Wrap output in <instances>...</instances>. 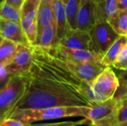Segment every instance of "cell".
<instances>
[{
    "label": "cell",
    "instance_id": "cell-1",
    "mask_svg": "<svg viewBox=\"0 0 127 126\" xmlns=\"http://www.w3.org/2000/svg\"><path fill=\"white\" fill-rule=\"evenodd\" d=\"M32 46L33 58L27 91L16 109L92 107L93 103L83 92V81L60 65L49 49Z\"/></svg>",
    "mask_w": 127,
    "mask_h": 126
},
{
    "label": "cell",
    "instance_id": "cell-2",
    "mask_svg": "<svg viewBox=\"0 0 127 126\" xmlns=\"http://www.w3.org/2000/svg\"><path fill=\"white\" fill-rule=\"evenodd\" d=\"M90 108L86 106H57L41 109L16 108L10 117L16 119L25 124L66 117H86Z\"/></svg>",
    "mask_w": 127,
    "mask_h": 126
},
{
    "label": "cell",
    "instance_id": "cell-3",
    "mask_svg": "<svg viewBox=\"0 0 127 126\" xmlns=\"http://www.w3.org/2000/svg\"><path fill=\"white\" fill-rule=\"evenodd\" d=\"M30 71L10 76L0 91V121L9 118L23 98L28 88Z\"/></svg>",
    "mask_w": 127,
    "mask_h": 126
},
{
    "label": "cell",
    "instance_id": "cell-4",
    "mask_svg": "<svg viewBox=\"0 0 127 126\" xmlns=\"http://www.w3.org/2000/svg\"><path fill=\"white\" fill-rule=\"evenodd\" d=\"M118 107L119 99L115 96L107 100L93 103L84 118L89 122V124L95 126H116Z\"/></svg>",
    "mask_w": 127,
    "mask_h": 126
},
{
    "label": "cell",
    "instance_id": "cell-5",
    "mask_svg": "<svg viewBox=\"0 0 127 126\" xmlns=\"http://www.w3.org/2000/svg\"><path fill=\"white\" fill-rule=\"evenodd\" d=\"M93 89L99 102L115 97L119 87L120 79L111 67H106L92 82Z\"/></svg>",
    "mask_w": 127,
    "mask_h": 126
},
{
    "label": "cell",
    "instance_id": "cell-6",
    "mask_svg": "<svg viewBox=\"0 0 127 126\" xmlns=\"http://www.w3.org/2000/svg\"><path fill=\"white\" fill-rule=\"evenodd\" d=\"M92 50L104 55L110 46L120 36L108 22H100L95 25L89 31Z\"/></svg>",
    "mask_w": 127,
    "mask_h": 126
},
{
    "label": "cell",
    "instance_id": "cell-7",
    "mask_svg": "<svg viewBox=\"0 0 127 126\" xmlns=\"http://www.w3.org/2000/svg\"><path fill=\"white\" fill-rule=\"evenodd\" d=\"M41 0H25L21 8V25L30 44L33 45L37 37L38 11Z\"/></svg>",
    "mask_w": 127,
    "mask_h": 126
},
{
    "label": "cell",
    "instance_id": "cell-8",
    "mask_svg": "<svg viewBox=\"0 0 127 126\" xmlns=\"http://www.w3.org/2000/svg\"><path fill=\"white\" fill-rule=\"evenodd\" d=\"M50 50V49H49ZM57 62L65 68L72 72L82 81L92 82L106 67L101 63L75 62L56 56L51 50Z\"/></svg>",
    "mask_w": 127,
    "mask_h": 126
},
{
    "label": "cell",
    "instance_id": "cell-9",
    "mask_svg": "<svg viewBox=\"0 0 127 126\" xmlns=\"http://www.w3.org/2000/svg\"><path fill=\"white\" fill-rule=\"evenodd\" d=\"M33 50L31 44H19L16 56L9 65L4 66L10 76L28 73L32 66Z\"/></svg>",
    "mask_w": 127,
    "mask_h": 126
},
{
    "label": "cell",
    "instance_id": "cell-10",
    "mask_svg": "<svg viewBox=\"0 0 127 126\" xmlns=\"http://www.w3.org/2000/svg\"><path fill=\"white\" fill-rule=\"evenodd\" d=\"M50 50L56 56L75 62L101 63L103 56L94 50L68 48L59 45Z\"/></svg>",
    "mask_w": 127,
    "mask_h": 126
},
{
    "label": "cell",
    "instance_id": "cell-11",
    "mask_svg": "<svg viewBox=\"0 0 127 126\" xmlns=\"http://www.w3.org/2000/svg\"><path fill=\"white\" fill-rule=\"evenodd\" d=\"M58 45L68 48L92 50V43L89 31L79 28H70L59 41Z\"/></svg>",
    "mask_w": 127,
    "mask_h": 126
},
{
    "label": "cell",
    "instance_id": "cell-12",
    "mask_svg": "<svg viewBox=\"0 0 127 126\" xmlns=\"http://www.w3.org/2000/svg\"><path fill=\"white\" fill-rule=\"evenodd\" d=\"M1 38L13 41L18 44H30L20 23L0 19Z\"/></svg>",
    "mask_w": 127,
    "mask_h": 126
},
{
    "label": "cell",
    "instance_id": "cell-13",
    "mask_svg": "<svg viewBox=\"0 0 127 126\" xmlns=\"http://www.w3.org/2000/svg\"><path fill=\"white\" fill-rule=\"evenodd\" d=\"M95 2L93 0H81L77 14V28L90 31L95 25Z\"/></svg>",
    "mask_w": 127,
    "mask_h": 126
},
{
    "label": "cell",
    "instance_id": "cell-14",
    "mask_svg": "<svg viewBox=\"0 0 127 126\" xmlns=\"http://www.w3.org/2000/svg\"><path fill=\"white\" fill-rule=\"evenodd\" d=\"M54 23H56L54 0H41L38 11L37 36L42 29Z\"/></svg>",
    "mask_w": 127,
    "mask_h": 126
},
{
    "label": "cell",
    "instance_id": "cell-15",
    "mask_svg": "<svg viewBox=\"0 0 127 126\" xmlns=\"http://www.w3.org/2000/svg\"><path fill=\"white\" fill-rule=\"evenodd\" d=\"M94 2L96 24L108 22L109 19L118 10L117 0H99Z\"/></svg>",
    "mask_w": 127,
    "mask_h": 126
},
{
    "label": "cell",
    "instance_id": "cell-16",
    "mask_svg": "<svg viewBox=\"0 0 127 126\" xmlns=\"http://www.w3.org/2000/svg\"><path fill=\"white\" fill-rule=\"evenodd\" d=\"M59 43L57 38V24L54 23L44 29L38 34L34 45L45 49H51L56 47Z\"/></svg>",
    "mask_w": 127,
    "mask_h": 126
},
{
    "label": "cell",
    "instance_id": "cell-17",
    "mask_svg": "<svg viewBox=\"0 0 127 126\" xmlns=\"http://www.w3.org/2000/svg\"><path fill=\"white\" fill-rule=\"evenodd\" d=\"M54 9L57 28V38L60 41L70 29L65 13V5L63 0H54Z\"/></svg>",
    "mask_w": 127,
    "mask_h": 126
},
{
    "label": "cell",
    "instance_id": "cell-18",
    "mask_svg": "<svg viewBox=\"0 0 127 126\" xmlns=\"http://www.w3.org/2000/svg\"><path fill=\"white\" fill-rule=\"evenodd\" d=\"M19 44L4 38H1L0 42V65L7 66L13 61Z\"/></svg>",
    "mask_w": 127,
    "mask_h": 126
},
{
    "label": "cell",
    "instance_id": "cell-19",
    "mask_svg": "<svg viewBox=\"0 0 127 126\" xmlns=\"http://www.w3.org/2000/svg\"><path fill=\"white\" fill-rule=\"evenodd\" d=\"M127 43V36H120L103 55L101 60V64L105 67L112 66L120 52Z\"/></svg>",
    "mask_w": 127,
    "mask_h": 126
},
{
    "label": "cell",
    "instance_id": "cell-20",
    "mask_svg": "<svg viewBox=\"0 0 127 126\" xmlns=\"http://www.w3.org/2000/svg\"><path fill=\"white\" fill-rule=\"evenodd\" d=\"M108 23L119 36H127V8L118 10L109 19Z\"/></svg>",
    "mask_w": 127,
    "mask_h": 126
},
{
    "label": "cell",
    "instance_id": "cell-21",
    "mask_svg": "<svg viewBox=\"0 0 127 126\" xmlns=\"http://www.w3.org/2000/svg\"><path fill=\"white\" fill-rule=\"evenodd\" d=\"M119 89H121L119 94H116L115 95L119 99V107L116 116L118 124L121 122L127 121V87L120 82Z\"/></svg>",
    "mask_w": 127,
    "mask_h": 126
},
{
    "label": "cell",
    "instance_id": "cell-22",
    "mask_svg": "<svg viewBox=\"0 0 127 126\" xmlns=\"http://www.w3.org/2000/svg\"><path fill=\"white\" fill-rule=\"evenodd\" d=\"M80 2L81 0H67L65 2L67 21L71 29L77 28V14Z\"/></svg>",
    "mask_w": 127,
    "mask_h": 126
},
{
    "label": "cell",
    "instance_id": "cell-23",
    "mask_svg": "<svg viewBox=\"0 0 127 126\" xmlns=\"http://www.w3.org/2000/svg\"><path fill=\"white\" fill-rule=\"evenodd\" d=\"M21 9L6 2L1 3L0 17L6 20L21 24Z\"/></svg>",
    "mask_w": 127,
    "mask_h": 126
},
{
    "label": "cell",
    "instance_id": "cell-24",
    "mask_svg": "<svg viewBox=\"0 0 127 126\" xmlns=\"http://www.w3.org/2000/svg\"><path fill=\"white\" fill-rule=\"evenodd\" d=\"M112 66L121 71L127 69V43L120 52Z\"/></svg>",
    "mask_w": 127,
    "mask_h": 126
},
{
    "label": "cell",
    "instance_id": "cell-25",
    "mask_svg": "<svg viewBox=\"0 0 127 126\" xmlns=\"http://www.w3.org/2000/svg\"><path fill=\"white\" fill-rule=\"evenodd\" d=\"M83 124H89V122L84 118L83 120L78 121H65L60 123H36V124H27L26 126H78Z\"/></svg>",
    "mask_w": 127,
    "mask_h": 126
},
{
    "label": "cell",
    "instance_id": "cell-26",
    "mask_svg": "<svg viewBox=\"0 0 127 126\" xmlns=\"http://www.w3.org/2000/svg\"><path fill=\"white\" fill-rule=\"evenodd\" d=\"M27 124L23 123L22 122L12 118L9 117L7 118L2 121H0V126H26Z\"/></svg>",
    "mask_w": 127,
    "mask_h": 126
},
{
    "label": "cell",
    "instance_id": "cell-27",
    "mask_svg": "<svg viewBox=\"0 0 127 126\" xmlns=\"http://www.w3.org/2000/svg\"><path fill=\"white\" fill-rule=\"evenodd\" d=\"M25 0H4L3 2H6L10 4H12L18 8H22V6L23 4V3L25 2ZM2 3V2H1Z\"/></svg>",
    "mask_w": 127,
    "mask_h": 126
},
{
    "label": "cell",
    "instance_id": "cell-28",
    "mask_svg": "<svg viewBox=\"0 0 127 126\" xmlns=\"http://www.w3.org/2000/svg\"><path fill=\"white\" fill-rule=\"evenodd\" d=\"M118 77L120 79V82L123 83L124 85H125L127 87V69L126 71H121L119 74Z\"/></svg>",
    "mask_w": 127,
    "mask_h": 126
},
{
    "label": "cell",
    "instance_id": "cell-29",
    "mask_svg": "<svg viewBox=\"0 0 127 126\" xmlns=\"http://www.w3.org/2000/svg\"><path fill=\"white\" fill-rule=\"evenodd\" d=\"M118 10L127 8V0H117Z\"/></svg>",
    "mask_w": 127,
    "mask_h": 126
},
{
    "label": "cell",
    "instance_id": "cell-30",
    "mask_svg": "<svg viewBox=\"0 0 127 126\" xmlns=\"http://www.w3.org/2000/svg\"><path fill=\"white\" fill-rule=\"evenodd\" d=\"M116 126H127V121H124V122H121L120 123H118Z\"/></svg>",
    "mask_w": 127,
    "mask_h": 126
},
{
    "label": "cell",
    "instance_id": "cell-31",
    "mask_svg": "<svg viewBox=\"0 0 127 126\" xmlns=\"http://www.w3.org/2000/svg\"><path fill=\"white\" fill-rule=\"evenodd\" d=\"M95 126V125H93V124H89V126Z\"/></svg>",
    "mask_w": 127,
    "mask_h": 126
},
{
    "label": "cell",
    "instance_id": "cell-32",
    "mask_svg": "<svg viewBox=\"0 0 127 126\" xmlns=\"http://www.w3.org/2000/svg\"><path fill=\"white\" fill-rule=\"evenodd\" d=\"M0 1H1V2H3V1H4V0H0Z\"/></svg>",
    "mask_w": 127,
    "mask_h": 126
},
{
    "label": "cell",
    "instance_id": "cell-33",
    "mask_svg": "<svg viewBox=\"0 0 127 126\" xmlns=\"http://www.w3.org/2000/svg\"><path fill=\"white\" fill-rule=\"evenodd\" d=\"M66 1H67V0H63V1H64V3H65V2Z\"/></svg>",
    "mask_w": 127,
    "mask_h": 126
},
{
    "label": "cell",
    "instance_id": "cell-34",
    "mask_svg": "<svg viewBox=\"0 0 127 126\" xmlns=\"http://www.w3.org/2000/svg\"><path fill=\"white\" fill-rule=\"evenodd\" d=\"M94 1H99V0H93Z\"/></svg>",
    "mask_w": 127,
    "mask_h": 126
}]
</instances>
